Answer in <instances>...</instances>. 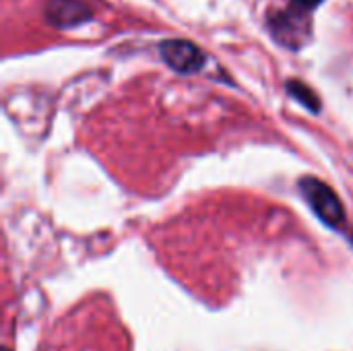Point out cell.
Returning <instances> with one entry per match:
<instances>
[{
  "label": "cell",
  "instance_id": "1",
  "mask_svg": "<svg viewBox=\"0 0 353 351\" xmlns=\"http://www.w3.org/2000/svg\"><path fill=\"white\" fill-rule=\"evenodd\" d=\"M302 194L314 209V213L331 228H341L345 221V209L337 197V192L316 178H302L300 182Z\"/></svg>",
  "mask_w": 353,
  "mask_h": 351
},
{
  "label": "cell",
  "instance_id": "2",
  "mask_svg": "<svg viewBox=\"0 0 353 351\" xmlns=\"http://www.w3.org/2000/svg\"><path fill=\"white\" fill-rule=\"evenodd\" d=\"M159 54L170 68L182 74H190L203 68L205 54L186 39H168L159 43Z\"/></svg>",
  "mask_w": 353,
  "mask_h": 351
},
{
  "label": "cell",
  "instance_id": "3",
  "mask_svg": "<svg viewBox=\"0 0 353 351\" xmlns=\"http://www.w3.org/2000/svg\"><path fill=\"white\" fill-rule=\"evenodd\" d=\"M46 17L58 29H72L87 23L91 19V10L83 0H50Z\"/></svg>",
  "mask_w": 353,
  "mask_h": 351
},
{
  "label": "cell",
  "instance_id": "4",
  "mask_svg": "<svg viewBox=\"0 0 353 351\" xmlns=\"http://www.w3.org/2000/svg\"><path fill=\"white\" fill-rule=\"evenodd\" d=\"M271 29L281 43L294 48L302 46V41L308 35V23L300 21V17L294 12H281L277 21H271Z\"/></svg>",
  "mask_w": 353,
  "mask_h": 351
},
{
  "label": "cell",
  "instance_id": "5",
  "mask_svg": "<svg viewBox=\"0 0 353 351\" xmlns=\"http://www.w3.org/2000/svg\"><path fill=\"white\" fill-rule=\"evenodd\" d=\"M288 91H290L302 106H306L310 112H319V110H321V101H319L316 93H314L308 85H304L302 81H288Z\"/></svg>",
  "mask_w": 353,
  "mask_h": 351
},
{
  "label": "cell",
  "instance_id": "6",
  "mask_svg": "<svg viewBox=\"0 0 353 351\" xmlns=\"http://www.w3.org/2000/svg\"><path fill=\"white\" fill-rule=\"evenodd\" d=\"M298 6H302V8H312V6H316L319 2H323V0H294Z\"/></svg>",
  "mask_w": 353,
  "mask_h": 351
},
{
  "label": "cell",
  "instance_id": "7",
  "mask_svg": "<svg viewBox=\"0 0 353 351\" xmlns=\"http://www.w3.org/2000/svg\"><path fill=\"white\" fill-rule=\"evenodd\" d=\"M4 351H10V350H4Z\"/></svg>",
  "mask_w": 353,
  "mask_h": 351
}]
</instances>
